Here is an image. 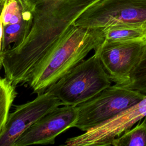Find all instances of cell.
<instances>
[{
    "label": "cell",
    "mask_w": 146,
    "mask_h": 146,
    "mask_svg": "<svg viewBox=\"0 0 146 146\" xmlns=\"http://www.w3.org/2000/svg\"><path fill=\"white\" fill-rule=\"evenodd\" d=\"M104 40L102 29L72 25L34 70L28 82L33 93L44 92Z\"/></svg>",
    "instance_id": "obj_1"
},
{
    "label": "cell",
    "mask_w": 146,
    "mask_h": 146,
    "mask_svg": "<svg viewBox=\"0 0 146 146\" xmlns=\"http://www.w3.org/2000/svg\"><path fill=\"white\" fill-rule=\"evenodd\" d=\"M111 83L110 75L95 52L46 91L58 98L62 105L76 106L95 96Z\"/></svg>",
    "instance_id": "obj_2"
},
{
    "label": "cell",
    "mask_w": 146,
    "mask_h": 146,
    "mask_svg": "<svg viewBox=\"0 0 146 146\" xmlns=\"http://www.w3.org/2000/svg\"><path fill=\"white\" fill-rule=\"evenodd\" d=\"M146 95L115 84L91 99L76 106L78 119L74 127L84 132L112 118Z\"/></svg>",
    "instance_id": "obj_3"
},
{
    "label": "cell",
    "mask_w": 146,
    "mask_h": 146,
    "mask_svg": "<svg viewBox=\"0 0 146 146\" xmlns=\"http://www.w3.org/2000/svg\"><path fill=\"white\" fill-rule=\"evenodd\" d=\"M146 22V0H98L74 22L90 28L120 24L143 25Z\"/></svg>",
    "instance_id": "obj_4"
},
{
    "label": "cell",
    "mask_w": 146,
    "mask_h": 146,
    "mask_svg": "<svg viewBox=\"0 0 146 146\" xmlns=\"http://www.w3.org/2000/svg\"><path fill=\"white\" fill-rule=\"evenodd\" d=\"M146 116V96L112 118L83 133L67 139V146L111 145L112 141Z\"/></svg>",
    "instance_id": "obj_5"
},
{
    "label": "cell",
    "mask_w": 146,
    "mask_h": 146,
    "mask_svg": "<svg viewBox=\"0 0 146 146\" xmlns=\"http://www.w3.org/2000/svg\"><path fill=\"white\" fill-rule=\"evenodd\" d=\"M62 105L60 100L46 91L33 100L15 106L9 113L0 133V146H14L15 141L43 116Z\"/></svg>",
    "instance_id": "obj_6"
},
{
    "label": "cell",
    "mask_w": 146,
    "mask_h": 146,
    "mask_svg": "<svg viewBox=\"0 0 146 146\" xmlns=\"http://www.w3.org/2000/svg\"><path fill=\"white\" fill-rule=\"evenodd\" d=\"M146 49L143 41L111 43L103 41L94 50L112 82L123 84L128 80Z\"/></svg>",
    "instance_id": "obj_7"
},
{
    "label": "cell",
    "mask_w": 146,
    "mask_h": 146,
    "mask_svg": "<svg viewBox=\"0 0 146 146\" xmlns=\"http://www.w3.org/2000/svg\"><path fill=\"white\" fill-rule=\"evenodd\" d=\"M78 114L76 106H59L25 131L15 141L14 146L54 144L59 135L74 127Z\"/></svg>",
    "instance_id": "obj_8"
},
{
    "label": "cell",
    "mask_w": 146,
    "mask_h": 146,
    "mask_svg": "<svg viewBox=\"0 0 146 146\" xmlns=\"http://www.w3.org/2000/svg\"><path fill=\"white\" fill-rule=\"evenodd\" d=\"M33 15V21L54 22L67 27L98 0H19Z\"/></svg>",
    "instance_id": "obj_9"
},
{
    "label": "cell",
    "mask_w": 146,
    "mask_h": 146,
    "mask_svg": "<svg viewBox=\"0 0 146 146\" xmlns=\"http://www.w3.org/2000/svg\"><path fill=\"white\" fill-rule=\"evenodd\" d=\"M24 8V13L18 22L3 25V52L21 44L30 32L33 23V15L29 10Z\"/></svg>",
    "instance_id": "obj_10"
},
{
    "label": "cell",
    "mask_w": 146,
    "mask_h": 146,
    "mask_svg": "<svg viewBox=\"0 0 146 146\" xmlns=\"http://www.w3.org/2000/svg\"><path fill=\"white\" fill-rule=\"evenodd\" d=\"M102 29L104 41L111 43L144 42L143 25L120 24Z\"/></svg>",
    "instance_id": "obj_11"
},
{
    "label": "cell",
    "mask_w": 146,
    "mask_h": 146,
    "mask_svg": "<svg viewBox=\"0 0 146 146\" xmlns=\"http://www.w3.org/2000/svg\"><path fill=\"white\" fill-rule=\"evenodd\" d=\"M113 146H146V122L143 120L112 142Z\"/></svg>",
    "instance_id": "obj_12"
},
{
    "label": "cell",
    "mask_w": 146,
    "mask_h": 146,
    "mask_svg": "<svg viewBox=\"0 0 146 146\" xmlns=\"http://www.w3.org/2000/svg\"><path fill=\"white\" fill-rule=\"evenodd\" d=\"M16 96L15 87L6 78H0V133L5 125L9 110Z\"/></svg>",
    "instance_id": "obj_13"
},
{
    "label": "cell",
    "mask_w": 146,
    "mask_h": 146,
    "mask_svg": "<svg viewBox=\"0 0 146 146\" xmlns=\"http://www.w3.org/2000/svg\"><path fill=\"white\" fill-rule=\"evenodd\" d=\"M146 95V49L140 62L125 83L119 84Z\"/></svg>",
    "instance_id": "obj_14"
},
{
    "label": "cell",
    "mask_w": 146,
    "mask_h": 146,
    "mask_svg": "<svg viewBox=\"0 0 146 146\" xmlns=\"http://www.w3.org/2000/svg\"><path fill=\"white\" fill-rule=\"evenodd\" d=\"M4 34V26L1 15H0V53L3 54L2 51V44Z\"/></svg>",
    "instance_id": "obj_15"
},
{
    "label": "cell",
    "mask_w": 146,
    "mask_h": 146,
    "mask_svg": "<svg viewBox=\"0 0 146 146\" xmlns=\"http://www.w3.org/2000/svg\"><path fill=\"white\" fill-rule=\"evenodd\" d=\"M6 1L7 0H0V15L2 13V11L3 10V9L4 7V6Z\"/></svg>",
    "instance_id": "obj_16"
},
{
    "label": "cell",
    "mask_w": 146,
    "mask_h": 146,
    "mask_svg": "<svg viewBox=\"0 0 146 146\" xmlns=\"http://www.w3.org/2000/svg\"><path fill=\"white\" fill-rule=\"evenodd\" d=\"M143 34H144V42L146 44V22L143 25Z\"/></svg>",
    "instance_id": "obj_17"
},
{
    "label": "cell",
    "mask_w": 146,
    "mask_h": 146,
    "mask_svg": "<svg viewBox=\"0 0 146 146\" xmlns=\"http://www.w3.org/2000/svg\"><path fill=\"white\" fill-rule=\"evenodd\" d=\"M3 66V54L0 53V70Z\"/></svg>",
    "instance_id": "obj_18"
},
{
    "label": "cell",
    "mask_w": 146,
    "mask_h": 146,
    "mask_svg": "<svg viewBox=\"0 0 146 146\" xmlns=\"http://www.w3.org/2000/svg\"><path fill=\"white\" fill-rule=\"evenodd\" d=\"M143 119H144L143 120H144V121L146 122V116H145V117H144Z\"/></svg>",
    "instance_id": "obj_19"
}]
</instances>
